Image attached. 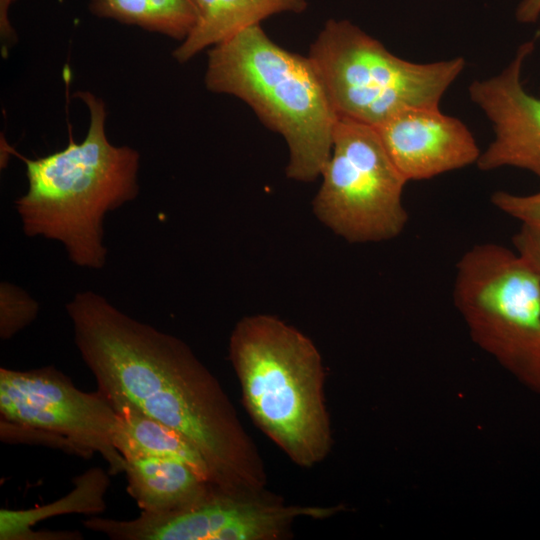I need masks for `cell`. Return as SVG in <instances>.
Returning <instances> with one entry per match:
<instances>
[{
  "mask_svg": "<svg viewBox=\"0 0 540 540\" xmlns=\"http://www.w3.org/2000/svg\"><path fill=\"white\" fill-rule=\"evenodd\" d=\"M75 345L110 403H129L183 435L217 488L265 491L263 459L221 384L191 348L122 312L94 291L66 304Z\"/></svg>",
  "mask_w": 540,
  "mask_h": 540,
  "instance_id": "obj_1",
  "label": "cell"
},
{
  "mask_svg": "<svg viewBox=\"0 0 540 540\" xmlns=\"http://www.w3.org/2000/svg\"><path fill=\"white\" fill-rule=\"evenodd\" d=\"M76 96L89 111V126L80 142L70 138L63 149L24 162L27 191L15 208L28 237L61 243L78 267L101 269L106 263L104 218L139 193L140 154L112 144L105 130L106 107L89 91Z\"/></svg>",
  "mask_w": 540,
  "mask_h": 540,
  "instance_id": "obj_2",
  "label": "cell"
},
{
  "mask_svg": "<svg viewBox=\"0 0 540 540\" xmlns=\"http://www.w3.org/2000/svg\"><path fill=\"white\" fill-rule=\"evenodd\" d=\"M229 359L256 426L294 464L322 462L333 438L325 370L311 339L275 316H245L231 332Z\"/></svg>",
  "mask_w": 540,
  "mask_h": 540,
  "instance_id": "obj_3",
  "label": "cell"
},
{
  "mask_svg": "<svg viewBox=\"0 0 540 540\" xmlns=\"http://www.w3.org/2000/svg\"><path fill=\"white\" fill-rule=\"evenodd\" d=\"M205 86L247 103L287 143L288 178L320 177L338 116L310 59L274 41L260 24L211 47Z\"/></svg>",
  "mask_w": 540,
  "mask_h": 540,
  "instance_id": "obj_4",
  "label": "cell"
},
{
  "mask_svg": "<svg viewBox=\"0 0 540 540\" xmlns=\"http://www.w3.org/2000/svg\"><path fill=\"white\" fill-rule=\"evenodd\" d=\"M339 118L377 127L408 109L439 107L463 72V57L415 63L348 20H328L309 49Z\"/></svg>",
  "mask_w": 540,
  "mask_h": 540,
  "instance_id": "obj_5",
  "label": "cell"
},
{
  "mask_svg": "<svg viewBox=\"0 0 540 540\" xmlns=\"http://www.w3.org/2000/svg\"><path fill=\"white\" fill-rule=\"evenodd\" d=\"M453 303L473 341L540 394V274L515 249L471 246L458 259Z\"/></svg>",
  "mask_w": 540,
  "mask_h": 540,
  "instance_id": "obj_6",
  "label": "cell"
},
{
  "mask_svg": "<svg viewBox=\"0 0 540 540\" xmlns=\"http://www.w3.org/2000/svg\"><path fill=\"white\" fill-rule=\"evenodd\" d=\"M313 200L320 222L350 243L398 237L408 223L405 178L373 126L338 118L330 156Z\"/></svg>",
  "mask_w": 540,
  "mask_h": 540,
  "instance_id": "obj_7",
  "label": "cell"
},
{
  "mask_svg": "<svg viewBox=\"0 0 540 540\" xmlns=\"http://www.w3.org/2000/svg\"><path fill=\"white\" fill-rule=\"evenodd\" d=\"M1 439L34 442L89 458L99 453L108 473H124L126 461L113 443L118 414L97 390L78 389L54 366L26 371L0 368Z\"/></svg>",
  "mask_w": 540,
  "mask_h": 540,
  "instance_id": "obj_8",
  "label": "cell"
},
{
  "mask_svg": "<svg viewBox=\"0 0 540 540\" xmlns=\"http://www.w3.org/2000/svg\"><path fill=\"white\" fill-rule=\"evenodd\" d=\"M342 510V505H288L265 491L236 494L214 486L203 499L181 510L141 512L129 520L94 516L83 526L112 540H279L298 519H326Z\"/></svg>",
  "mask_w": 540,
  "mask_h": 540,
  "instance_id": "obj_9",
  "label": "cell"
},
{
  "mask_svg": "<svg viewBox=\"0 0 540 540\" xmlns=\"http://www.w3.org/2000/svg\"><path fill=\"white\" fill-rule=\"evenodd\" d=\"M534 46L533 41L521 44L500 73L469 85L471 101L488 118L494 133L476 163L482 171L513 167L540 180V98L522 83L523 66Z\"/></svg>",
  "mask_w": 540,
  "mask_h": 540,
  "instance_id": "obj_10",
  "label": "cell"
},
{
  "mask_svg": "<svg viewBox=\"0 0 540 540\" xmlns=\"http://www.w3.org/2000/svg\"><path fill=\"white\" fill-rule=\"evenodd\" d=\"M374 128L407 182L476 164L481 154L468 127L439 107L404 110Z\"/></svg>",
  "mask_w": 540,
  "mask_h": 540,
  "instance_id": "obj_11",
  "label": "cell"
},
{
  "mask_svg": "<svg viewBox=\"0 0 540 540\" xmlns=\"http://www.w3.org/2000/svg\"><path fill=\"white\" fill-rule=\"evenodd\" d=\"M127 492L142 512L166 514L187 508L214 485L178 461L156 457L126 458Z\"/></svg>",
  "mask_w": 540,
  "mask_h": 540,
  "instance_id": "obj_12",
  "label": "cell"
},
{
  "mask_svg": "<svg viewBox=\"0 0 540 540\" xmlns=\"http://www.w3.org/2000/svg\"><path fill=\"white\" fill-rule=\"evenodd\" d=\"M198 21L191 33L173 51L180 63L208 47L221 43L266 18L286 12L301 13L306 0H195Z\"/></svg>",
  "mask_w": 540,
  "mask_h": 540,
  "instance_id": "obj_13",
  "label": "cell"
},
{
  "mask_svg": "<svg viewBox=\"0 0 540 540\" xmlns=\"http://www.w3.org/2000/svg\"><path fill=\"white\" fill-rule=\"evenodd\" d=\"M112 406L118 414L113 443L124 459L156 457L178 461L213 485L207 462L183 435L129 403Z\"/></svg>",
  "mask_w": 540,
  "mask_h": 540,
  "instance_id": "obj_14",
  "label": "cell"
},
{
  "mask_svg": "<svg viewBox=\"0 0 540 540\" xmlns=\"http://www.w3.org/2000/svg\"><path fill=\"white\" fill-rule=\"evenodd\" d=\"M109 473L91 468L73 480L74 489L65 497L27 510H0L1 540H68L69 531L35 532L36 523L52 516L70 513L99 514L105 508L104 495L109 487Z\"/></svg>",
  "mask_w": 540,
  "mask_h": 540,
  "instance_id": "obj_15",
  "label": "cell"
},
{
  "mask_svg": "<svg viewBox=\"0 0 540 540\" xmlns=\"http://www.w3.org/2000/svg\"><path fill=\"white\" fill-rule=\"evenodd\" d=\"M90 11L181 41L194 29L199 16L195 0H92Z\"/></svg>",
  "mask_w": 540,
  "mask_h": 540,
  "instance_id": "obj_16",
  "label": "cell"
},
{
  "mask_svg": "<svg viewBox=\"0 0 540 540\" xmlns=\"http://www.w3.org/2000/svg\"><path fill=\"white\" fill-rule=\"evenodd\" d=\"M39 305L24 289L3 281L0 284V337L12 338L37 317Z\"/></svg>",
  "mask_w": 540,
  "mask_h": 540,
  "instance_id": "obj_17",
  "label": "cell"
},
{
  "mask_svg": "<svg viewBox=\"0 0 540 540\" xmlns=\"http://www.w3.org/2000/svg\"><path fill=\"white\" fill-rule=\"evenodd\" d=\"M493 206L503 214L540 229V190L530 194L496 191L491 196Z\"/></svg>",
  "mask_w": 540,
  "mask_h": 540,
  "instance_id": "obj_18",
  "label": "cell"
},
{
  "mask_svg": "<svg viewBox=\"0 0 540 540\" xmlns=\"http://www.w3.org/2000/svg\"><path fill=\"white\" fill-rule=\"evenodd\" d=\"M512 242L514 249L540 274V229L521 225Z\"/></svg>",
  "mask_w": 540,
  "mask_h": 540,
  "instance_id": "obj_19",
  "label": "cell"
},
{
  "mask_svg": "<svg viewBox=\"0 0 540 540\" xmlns=\"http://www.w3.org/2000/svg\"><path fill=\"white\" fill-rule=\"evenodd\" d=\"M13 1L14 0H0V36L3 57L7 56L9 48L16 40V34L8 16L9 8Z\"/></svg>",
  "mask_w": 540,
  "mask_h": 540,
  "instance_id": "obj_20",
  "label": "cell"
},
{
  "mask_svg": "<svg viewBox=\"0 0 540 540\" xmlns=\"http://www.w3.org/2000/svg\"><path fill=\"white\" fill-rule=\"evenodd\" d=\"M517 20L532 23L540 17V0H522L516 10Z\"/></svg>",
  "mask_w": 540,
  "mask_h": 540,
  "instance_id": "obj_21",
  "label": "cell"
}]
</instances>
